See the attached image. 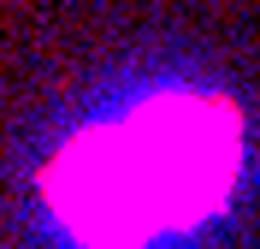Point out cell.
<instances>
[{"mask_svg": "<svg viewBox=\"0 0 260 249\" xmlns=\"http://www.w3.org/2000/svg\"><path fill=\"white\" fill-rule=\"evenodd\" d=\"M237 178V113L225 101H154L142 113L83 131L48 166V202L77 237L136 249L195 226Z\"/></svg>", "mask_w": 260, "mask_h": 249, "instance_id": "1", "label": "cell"}]
</instances>
